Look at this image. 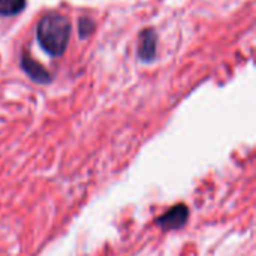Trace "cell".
<instances>
[{"mask_svg": "<svg viewBox=\"0 0 256 256\" xmlns=\"http://www.w3.org/2000/svg\"><path fill=\"white\" fill-rule=\"evenodd\" d=\"M36 34L40 46L50 56L58 57L64 52L68 46L70 36V22L64 15L58 12H50L39 20Z\"/></svg>", "mask_w": 256, "mask_h": 256, "instance_id": "cell-1", "label": "cell"}, {"mask_svg": "<svg viewBox=\"0 0 256 256\" xmlns=\"http://www.w3.org/2000/svg\"><path fill=\"white\" fill-rule=\"evenodd\" d=\"M189 219V208L184 204H177L166 210L162 216L156 218L154 225H158L164 231H177L182 230Z\"/></svg>", "mask_w": 256, "mask_h": 256, "instance_id": "cell-2", "label": "cell"}, {"mask_svg": "<svg viewBox=\"0 0 256 256\" xmlns=\"http://www.w3.org/2000/svg\"><path fill=\"white\" fill-rule=\"evenodd\" d=\"M158 36L153 28H146L141 32L140 44H138V57L142 62H150L156 56Z\"/></svg>", "mask_w": 256, "mask_h": 256, "instance_id": "cell-3", "label": "cell"}, {"mask_svg": "<svg viewBox=\"0 0 256 256\" xmlns=\"http://www.w3.org/2000/svg\"><path fill=\"white\" fill-rule=\"evenodd\" d=\"M21 66L24 69V72L36 82H40V84H48L51 81V75L48 74V70L38 62H34L32 57H27L26 54L22 56V60H21Z\"/></svg>", "mask_w": 256, "mask_h": 256, "instance_id": "cell-4", "label": "cell"}, {"mask_svg": "<svg viewBox=\"0 0 256 256\" xmlns=\"http://www.w3.org/2000/svg\"><path fill=\"white\" fill-rule=\"evenodd\" d=\"M26 8V0H0V16H12Z\"/></svg>", "mask_w": 256, "mask_h": 256, "instance_id": "cell-5", "label": "cell"}, {"mask_svg": "<svg viewBox=\"0 0 256 256\" xmlns=\"http://www.w3.org/2000/svg\"><path fill=\"white\" fill-rule=\"evenodd\" d=\"M78 30H80V36L81 38H87L94 30V24L88 18H81L80 20V28Z\"/></svg>", "mask_w": 256, "mask_h": 256, "instance_id": "cell-6", "label": "cell"}]
</instances>
